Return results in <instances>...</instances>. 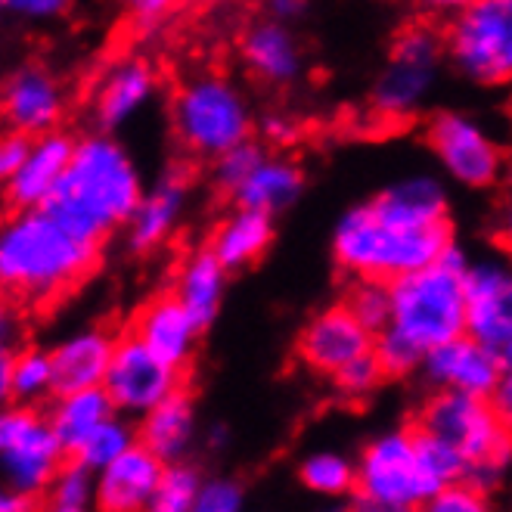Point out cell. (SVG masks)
<instances>
[{"instance_id":"83f0119b","label":"cell","mask_w":512,"mask_h":512,"mask_svg":"<svg viewBox=\"0 0 512 512\" xmlns=\"http://www.w3.org/2000/svg\"><path fill=\"white\" fill-rule=\"evenodd\" d=\"M112 413L115 407L103 391V385H94V388H78V391H59V395H53V404L44 416L53 435L69 454L90 429H97Z\"/></svg>"},{"instance_id":"7bdbcfd3","label":"cell","mask_w":512,"mask_h":512,"mask_svg":"<svg viewBox=\"0 0 512 512\" xmlns=\"http://www.w3.org/2000/svg\"><path fill=\"white\" fill-rule=\"evenodd\" d=\"M28 140L32 137H25V134H16L10 128L0 125V190L7 187V180L13 177V171L19 168L22 156H25V149H28Z\"/></svg>"},{"instance_id":"6da1fadb","label":"cell","mask_w":512,"mask_h":512,"mask_svg":"<svg viewBox=\"0 0 512 512\" xmlns=\"http://www.w3.org/2000/svg\"><path fill=\"white\" fill-rule=\"evenodd\" d=\"M103 243H94L47 208H10L0 218V292L25 308H47L97 270Z\"/></svg>"},{"instance_id":"836d02e7","label":"cell","mask_w":512,"mask_h":512,"mask_svg":"<svg viewBox=\"0 0 512 512\" xmlns=\"http://www.w3.org/2000/svg\"><path fill=\"white\" fill-rule=\"evenodd\" d=\"M342 305L357 317V323L376 336L388 323V283L379 280H351Z\"/></svg>"},{"instance_id":"f6af8a7d","label":"cell","mask_w":512,"mask_h":512,"mask_svg":"<svg viewBox=\"0 0 512 512\" xmlns=\"http://www.w3.org/2000/svg\"><path fill=\"white\" fill-rule=\"evenodd\" d=\"M410 4L419 13L432 16V19H450V16H457L460 10H466L472 0H410Z\"/></svg>"},{"instance_id":"1f68e13d","label":"cell","mask_w":512,"mask_h":512,"mask_svg":"<svg viewBox=\"0 0 512 512\" xmlns=\"http://www.w3.org/2000/svg\"><path fill=\"white\" fill-rule=\"evenodd\" d=\"M199 488H202V481H199L196 469L180 466V463H165L162 478H159L146 512H190Z\"/></svg>"},{"instance_id":"7a4b0ae2","label":"cell","mask_w":512,"mask_h":512,"mask_svg":"<svg viewBox=\"0 0 512 512\" xmlns=\"http://www.w3.org/2000/svg\"><path fill=\"white\" fill-rule=\"evenodd\" d=\"M143 174L131 149L109 131L75 137L63 180L44 208L75 233L106 243L122 230L143 193Z\"/></svg>"},{"instance_id":"f1b7e54d","label":"cell","mask_w":512,"mask_h":512,"mask_svg":"<svg viewBox=\"0 0 512 512\" xmlns=\"http://www.w3.org/2000/svg\"><path fill=\"white\" fill-rule=\"evenodd\" d=\"M134 444H137V429L131 423H125L118 413H112L97 429H90L66 457L97 475L100 469H106L115 457H122Z\"/></svg>"},{"instance_id":"8fae6325","label":"cell","mask_w":512,"mask_h":512,"mask_svg":"<svg viewBox=\"0 0 512 512\" xmlns=\"http://www.w3.org/2000/svg\"><path fill=\"white\" fill-rule=\"evenodd\" d=\"M463 333L506 367L512 364V267L503 255H485L466 264Z\"/></svg>"},{"instance_id":"ffe728a7","label":"cell","mask_w":512,"mask_h":512,"mask_svg":"<svg viewBox=\"0 0 512 512\" xmlns=\"http://www.w3.org/2000/svg\"><path fill=\"white\" fill-rule=\"evenodd\" d=\"M72 143L75 137L66 134L63 128L28 140L19 168L7 180V187L0 190L7 199V208H41L59 187V180H63V171L72 156Z\"/></svg>"},{"instance_id":"277c9868","label":"cell","mask_w":512,"mask_h":512,"mask_svg":"<svg viewBox=\"0 0 512 512\" xmlns=\"http://www.w3.org/2000/svg\"><path fill=\"white\" fill-rule=\"evenodd\" d=\"M469 255L454 243L435 261L388 283V329L419 351L463 333V283Z\"/></svg>"},{"instance_id":"3957f363","label":"cell","mask_w":512,"mask_h":512,"mask_svg":"<svg viewBox=\"0 0 512 512\" xmlns=\"http://www.w3.org/2000/svg\"><path fill=\"white\" fill-rule=\"evenodd\" d=\"M454 243V221L419 224L370 199L339 218L333 230V258L351 280L391 283L435 261Z\"/></svg>"},{"instance_id":"7c38bea8","label":"cell","mask_w":512,"mask_h":512,"mask_svg":"<svg viewBox=\"0 0 512 512\" xmlns=\"http://www.w3.org/2000/svg\"><path fill=\"white\" fill-rule=\"evenodd\" d=\"M435 491L438 488L419 463L410 426L376 438L354 463V494L419 509Z\"/></svg>"},{"instance_id":"4fadbf2b","label":"cell","mask_w":512,"mask_h":512,"mask_svg":"<svg viewBox=\"0 0 512 512\" xmlns=\"http://www.w3.org/2000/svg\"><path fill=\"white\" fill-rule=\"evenodd\" d=\"M184 370H177L159 354L149 351L131 333L115 336L112 357L103 376V391L109 395L115 413L143 416L149 407H156L162 398L184 388Z\"/></svg>"},{"instance_id":"ba28073f","label":"cell","mask_w":512,"mask_h":512,"mask_svg":"<svg viewBox=\"0 0 512 512\" xmlns=\"http://www.w3.org/2000/svg\"><path fill=\"white\" fill-rule=\"evenodd\" d=\"M441 41L444 59L472 84H506L512 78V0H472L447 19Z\"/></svg>"},{"instance_id":"74e56055","label":"cell","mask_w":512,"mask_h":512,"mask_svg":"<svg viewBox=\"0 0 512 512\" xmlns=\"http://www.w3.org/2000/svg\"><path fill=\"white\" fill-rule=\"evenodd\" d=\"M261 153H264V149H261L255 140H246V143L230 146L227 153H221L218 159H212V165H215V171H212L215 184H218L221 190L233 193V190L246 180V174L255 168V162L261 159Z\"/></svg>"},{"instance_id":"7402d4cb","label":"cell","mask_w":512,"mask_h":512,"mask_svg":"<svg viewBox=\"0 0 512 512\" xmlns=\"http://www.w3.org/2000/svg\"><path fill=\"white\" fill-rule=\"evenodd\" d=\"M115 333L106 326H84L66 336L56 348H50L53 364V395L59 391H78L103 385L109 357H112Z\"/></svg>"},{"instance_id":"d6a6232c","label":"cell","mask_w":512,"mask_h":512,"mask_svg":"<svg viewBox=\"0 0 512 512\" xmlns=\"http://www.w3.org/2000/svg\"><path fill=\"white\" fill-rule=\"evenodd\" d=\"M301 481L326 497L354 494V463L339 454H314L301 466Z\"/></svg>"},{"instance_id":"cb8c5ba5","label":"cell","mask_w":512,"mask_h":512,"mask_svg":"<svg viewBox=\"0 0 512 512\" xmlns=\"http://www.w3.org/2000/svg\"><path fill=\"white\" fill-rule=\"evenodd\" d=\"M301 193H305V171H301V165L280 153H261L255 168L230 196L236 199V205L252 208V212H261L267 218H277L289 212Z\"/></svg>"},{"instance_id":"5bb4252c","label":"cell","mask_w":512,"mask_h":512,"mask_svg":"<svg viewBox=\"0 0 512 512\" xmlns=\"http://www.w3.org/2000/svg\"><path fill=\"white\" fill-rule=\"evenodd\" d=\"M69 94L56 72L41 63H22L0 81V125L38 137L63 128Z\"/></svg>"},{"instance_id":"ab89813d","label":"cell","mask_w":512,"mask_h":512,"mask_svg":"<svg viewBox=\"0 0 512 512\" xmlns=\"http://www.w3.org/2000/svg\"><path fill=\"white\" fill-rule=\"evenodd\" d=\"M28 339V308L19 305L16 298L0 292V345L16 351Z\"/></svg>"},{"instance_id":"c3c4849f","label":"cell","mask_w":512,"mask_h":512,"mask_svg":"<svg viewBox=\"0 0 512 512\" xmlns=\"http://www.w3.org/2000/svg\"><path fill=\"white\" fill-rule=\"evenodd\" d=\"M264 134L274 140V143H292L295 140V122H289V118H283V115H270L267 118V125H264Z\"/></svg>"},{"instance_id":"60d3db41","label":"cell","mask_w":512,"mask_h":512,"mask_svg":"<svg viewBox=\"0 0 512 512\" xmlns=\"http://www.w3.org/2000/svg\"><path fill=\"white\" fill-rule=\"evenodd\" d=\"M243 506V491L233 481H208L199 488L196 503L190 512H239Z\"/></svg>"},{"instance_id":"f546056e","label":"cell","mask_w":512,"mask_h":512,"mask_svg":"<svg viewBox=\"0 0 512 512\" xmlns=\"http://www.w3.org/2000/svg\"><path fill=\"white\" fill-rule=\"evenodd\" d=\"M53 398V364L50 351L22 345L13 351V367H10V401L38 407L41 401Z\"/></svg>"},{"instance_id":"9a60e30c","label":"cell","mask_w":512,"mask_h":512,"mask_svg":"<svg viewBox=\"0 0 512 512\" xmlns=\"http://www.w3.org/2000/svg\"><path fill=\"white\" fill-rule=\"evenodd\" d=\"M159 94V72L146 56L125 53L97 75L90 87V118L100 131H118L131 125L134 118L156 100Z\"/></svg>"},{"instance_id":"52a82bcc","label":"cell","mask_w":512,"mask_h":512,"mask_svg":"<svg viewBox=\"0 0 512 512\" xmlns=\"http://www.w3.org/2000/svg\"><path fill=\"white\" fill-rule=\"evenodd\" d=\"M441 66L444 41L438 28L426 22L401 28L370 90L373 115L388 125H404L416 118L435 94Z\"/></svg>"},{"instance_id":"30bf717a","label":"cell","mask_w":512,"mask_h":512,"mask_svg":"<svg viewBox=\"0 0 512 512\" xmlns=\"http://www.w3.org/2000/svg\"><path fill=\"white\" fill-rule=\"evenodd\" d=\"M429 149L447 180L466 190H491L503 180L506 153L469 112H438L429 122Z\"/></svg>"},{"instance_id":"d4e9b609","label":"cell","mask_w":512,"mask_h":512,"mask_svg":"<svg viewBox=\"0 0 512 512\" xmlns=\"http://www.w3.org/2000/svg\"><path fill=\"white\" fill-rule=\"evenodd\" d=\"M227 277L230 274L224 270V264L208 252V246H199L180 258V264L174 270V283L168 292L205 329L221 314L224 295H227Z\"/></svg>"},{"instance_id":"8992f818","label":"cell","mask_w":512,"mask_h":512,"mask_svg":"<svg viewBox=\"0 0 512 512\" xmlns=\"http://www.w3.org/2000/svg\"><path fill=\"white\" fill-rule=\"evenodd\" d=\"M171 128L187 153L218 159L230 146L246 143L255 134V112L230 75L199 72L177 87L171 100Z\"/></svg>"},{"instance_id":"bcb514c9","label":"cell","mask_w":512,"mask_h":512,"mask_svg":"<svg viewBox=\"0 0 512 512\" xmlns=\"http://www.w3.org/2000/svg\"><path fill=\"white\" fill-rule=\"evenodd\" d=\"M267 10H270V19L277 22H298L308 10V0H267Z\"/></svg>"},{"instance_id":"816d5d0a","label":"cell","mask_w":512,"mask_h":512,"mask_svg":"<svg viewBox=\"0 0 512 512\" xmlns=\"http://www.w3.org/2000/svg\"><path fill=\"white\" fill-rule=\"evenodd\" d=\"M190 4H196V0H168V7H171V10H177V7H190Z\"/></svg>"},{"instance_id":"ac0fdd59","label":"cell","mask_w":512,"mask_h":512,"mask_svg":"<svg viewBox=\"0 0 512 512\" xmlns=\"http://www.w3.org/2000/svg\"><path fill=\"white\" fill-rule=\"evenodd\" d=\"M373 348V333L357 323V317L342 305H329L314 314L298 336V357L323 376L339 373L354 357Z\"/></svg>"},{"instance_id":"e575fe53","label":"cell","mask_w":512,"mask_h":512,"mask_svg":"<svg viewBox=\"0 0 512 512\" xmlns=\"http://www.w3.org/2000/svg\"><path fill=\"white\" fill-rule=\"evenodd\" d=\"M373 354L379 360L385 379L410 376L419 370V364H423V351H419L416 345H410L404 336H398L395 329H388V326H382L373 336Z\"/></svg>"},{"instance_id":"9c48e42d","label":"cell","mask_w":512,"mask_h":512,"mask_svg":"<svg viewBox=\"0 0 512 512\" xmlns=\"http://www.w3.org/2000/svg\"><path fill=\"white\" fill-rule=\"evenodd\" d=\"M63 463L66 447L59 444L38 407L16 401L0 404V472L7 478V488L35 500L50 488Z\"/></svg>"},{"instance_id":"681fc988","label":"cell","mask_w":512,"mask_h":512,"mask_svg":"<svg viewBox=\"0 0 512 512\" xmlns=\"http://www.w3.org/2000/svg\"><path fill=\"white\" fill-rule=\"evenodd\" d=\"M10 367H13V351L0 345V404L10 401Z\"/></svg>"},{"instance_id":"e0dca14e","label":"cell","mask_w":512,"mask_h":512,"mask_svg":"<svg viewBox=\"0 0 512 512\" xmlns=\"http://www.w3.org/2000/svg\"><path fill=\"white\" fill-rule=\"evenodd\" d=\"M128 333L140 339L153 354H159L165 364L187 373L199 348L202 326L171 292H159L137 308Z\"/></svg>"},{"instance_id":"603a6c76","label":"cell","mask_w":512,"mask_h":512,"mask_svg":"<svg viewBox=\"0 0 512 512\" xmlns=\"http://www.w3.org/2000/svg\"><path fill=\"white\" fill-rule=\"evenodd\" d=\"M243 63L264 84H292L305 69V47L286 22L261 19L243 35Z\"/></svg>"},{"instance_id":"484cf974","label":"cell","mask_w":512,"mask_h":512,"mask_svg":"<svg viewBox=\"0 0 512 512\" xmlns=\"http://www.w3.org/2000/svg\"><path fill=\"white\" fill-rule=\"evenodd\" d=\"M274 233V218L236 205L230 215H224L215 224L205 246L224 264L227 274H233V270H246L258 264L267 255V249L274 246Z\"/></svg>"},{"instance_id":"2e32d148","label":"cell","mask_w":512,"mask_h":512,"mask_svg":"<svg viewBox=\"0 0 512 512\" xmlns=\"http://www.w3.org/2000/svg\"><path fill=\"white\" fill-rule=\"evenodd\" d=\"M419 370H423V376L435 388L466 391V395H478V398H491L500 379L509 373L503 360H497L485 345H478L466 333L429 348L423 354Z\"/></svg>"},{"instance_id":"f35d334b","label":"cell","mask_w":512,"mask_h":512,"mask_svg":"<svg viewBox=\"0 0 512 512\" xmlns=\"http://www.w3.org/2000/svg\"><path fill=\"white\" fill-rule=\"evenodd\" d=\"M333 379H336V385H339V391L345 398H367L382 385L385 373H382L379 360H376V354L370 348L367 354H360V357L351 360V364H345L339 373H333Z\"/></svg>"},{"instance_id":"4316f807","label":"cell","mask_w":512,"mask_h":512,"mask_svg":"<svg viewBox=\"0 0 512 512\" xmlns=\"http://www.w3.org/2000/svg\"><path fill=\"white\" fill-rule=\"evenodd\" d=\"M193 432H196V407L184 385L140 416L137 444H143L162 463H177L187 454Z\"/></svg>"},{"instance_id":"ee69618b","label":"cell","mask_w":512,"mask_h":512,"mask_svg":"<svg viewBox=\"0 0 512 512\" xmlns=\"http://www.w3.org/2000/svg\"><path fill=\"white\" fill-rule=\"evenodd\" d=\"M115 4H118V7H125V10H131L134 19H140V22H146V25L171 13L168 0H115Z\"/></svg>"},{"instance_id":"4dcf8cb0","label":"cell","mask_w":512,"mask_h":512,"mask_svg":"<svg viewBox=\"0 0 512 512\" xmlns=\"http://www.w3.org/2000/svg\"><path fill=\"white\" fill-rule=\"evenodd\" d=\"M410 432H413V444H416L419 463H423V469L432 478L435 488L454 485V481H469L472 469H469V463L457 454L454 447H447L444 441H438L435 435L416 429V426H410Z\"/></svg>"},{"instance_id":"8d00e7d4","label":"cell","mask_w":512,"mask_h":512,"mask_svg":"<svg viewBox=\"0 0 512 512\" xmlns=\"http://www.w3.org/2000/svg\"><path fill=\"white\" fill-rule=\"evenodd\" d=\"M416 512H494L488 491H481L469 481H454V485L438 488Z\"/></svg>"},{"instance_id":"d6986e66","label":"cell","mask_w":512,"mask_h":512,"mask_svg":"<svg viewBox=\"0 0 512 512\" xmlns=\"http://www.w3.org/2000/svg\"><path fill=\"white\" fill-rule=\"evenodd\" d=\"M190 208V184L184 174H162L156 184L143 187L134 212L125 221V239L131 252H156L162 249L168 239L177 233V227L184 224Z\"/></svg>"},{"instance_id":"5b68a950","label":"cell","mask_w":512,"mask_h":512,"mask_svg":"<svg viewBox=\"0 0 512 512\" xmlns=\"http://www.w3.org/2000/svg\"><path fill=\"white\" fill-rule=\"evenodd\" d=\"M410 426L454 447L472 469L469 485L481 491L494 485L509 460V416H503L491 398L435 388Z\"/></svg>"},{"instance_id":"f907efd6","label":"cell","mask_w":512,"mask_h":512,"mask_svg":"<svg viewBox=\"0 0 512 512\" xmlns=\"http://www.w3.org/2000/svg\"><path fill=\"white\" fill-rule=\"evenodd\" d=\"M47 512H87V509H75V506H53L50 503V509Z\"/></svg>"},{"instance_id":"7dc6e473","label":"cell","mask_w":512,"mask_h":512,"mask_svg":"<svg viewBox=\"0 0 512 512\" xmlns=\"http://www.w3.org/2000/svg\"><path fill=\"white\" fill-rule=\"evenodd\" d=\"M351 509L348 512H416L413 506L404 503H388V500H376V497H364V494H351Z\"/></svg>"},{"instance_id":"d590c367","label":"cell","mask_w":512,"mask_h":512,"mask_svg":"<svg viewBox=\"0 0 512 512\" xmlns=\"http://www.w3.org/2000/svg\"><path fill=\"white\" fill-rule=\"evenodd\" d=\"M47 491H50L53 506L87 509V503L94 500V472H87L84 466H78L66 457V463L59 466V472L53 475Z\"/></svg>"},{"instance_id":"44dd1931","label":"cell","mask_w":512,"mask_h":512,"mask_svg":"<svg viewBox=\"0 0 512 512\" xmlns=\"http://www.w3.org/2000/svg\"><path fill=\"white\" fill-rule=\"evenodd\" d=\"M165 463L149 454L143 444L128 447L122 457H115L106 469L97 472L94 503L100 512H146L153 491L162 478Z\"/></svg>"},{"instance_id":"b9f144b4","label":"cell","mask_w":512,"mask_h":512,"mask_svg":"<svg viewBox=\"0 0 512 512\" xmlns=\"http://www.w3.org/2000/svg\"><path fill=\"white\" fill-rule=\"evenodd\" d=\"M0 10L25 22H50L72 10V0H0Z\"/></svg>"}]
</instances>
